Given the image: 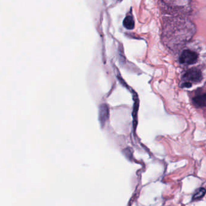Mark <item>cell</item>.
I'll return each instance as SVG.
<instances>
[{"label": "cell", "mask_w": 206, "mask_h": 206, "mask_svg": "<svg viewBox=\"0 0 206 206\" xmlns=\"http://www.w3.org/2000/svg\"><path fill=\"white\" fill-rule=\"evenodd\" d=\"M198 59V55L196 52L190 50H184L180 57V63L185 65H191L196 62Z\"/></svg>", "instance_id": "1"}, {"label": "cell", "mask_w": 206, "mask_h": 206, "mask_svg": "<svg viewBox=\"0 0 206 206\" xmlns=\"http://www.w3.org/2000/svg\"><path fill=\"white\" fill-rule=\"evenodd\" d=\"M202 74L199 70L196 68H192L187 70L183 75V79L187 80V82H193L198 83L202 80Z\"/></svg>", "instance_id": "2"}, {"label": "cell", "mask_w": 206, "mask_h": 206, "mask_svg": "<svg viewBox=\"0 0 206 206\" xmlns=\"http://www.w3.org/2000/svg\"><path fill=\"white\" fill-rule=\"evenodd\" d=\"M192 102L196 107L202 108L206 106V93L198 94L192 99Z\"/></svg>", "instance_id": "3"}, {"label": "cell", "mask_w": 206, "mask_h": 206, "mask_svg": "<svg viewBox=\"0 0 206 206\" xmlns=\"http://www.w3.org/2000/svg\"><path fill=\"white\" fill-rule=\"evenodd\" d=\"M109 110L106 105L103 104L100 106L99 110V118L101 123H104L108 117Z\"/></svg>", "instance_id": "4"}, {"label": "cell", "mask_w": 206, "mask_h": 206, "mask_svg": "<svg viewBox=\"0 0 206 206\" xmlns=\"http://www.w3.org/2000/svg\"><path fill=\"white\" fill-rule=\"evenodd\" d=\"M123 24L124 27L128 30H132L134 28L135 22L132 16H130V15L127 16L124 19V20H123Z\"/></svg>", "instance_id": "5"}, {"label": "cell", "mask_w": 206, "mask_h": 206, "mask_svg": "<svg viewBox=\"0 0 206 206\" xmlns=\"http://www.w3.org/2000/svg\"><path fill=\"white\" fill-rule=\"evenodd\" d=\"M205 193V190L203 188L200 189L199 190H198V192L194 195L193 197V199H198L201 198L202 196H204V195Z\"/></svg>", "instance_id": "6"}, {"label": "cell", "mask_w": 206, "mask_h": 206, "mask_svg": "<svg viewBox=\"0 0 206 206\" xmlns=\"http://www.w3.org/2000/svg\"><path fill=\"white\" fill-rule=\"evenodd\" d=\"M192 86V84L191 83H189V82H184L183 84H182L181 87L183 88H189Z\"/></svg>", "instance_id": "7"}]
</instances>
